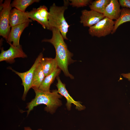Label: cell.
Returning <instances> with one entry per match:
<instances>
[{
	"mask_svg": "<svg viewBox=\"0 0 130 130\" xmlns=\"http://www.w3.org/2000/svg\"><path fill=\"white\" fill-rule=\"evenodd\" d=\"M40 63L45 77L53 72L58 67L55 58L43 57Z\"/></svg>",
	"mask_w": 130,
	"mask_h": 130,
	"instance_id": "obj_14",
	"label": "cell"
},
{
	"mask_svg": "<svg viewBox=\"0 0 130 130\" xmlns=\"http://www.w3.org/2000/svg\"><path fill=\"white\" fill-rule=\"evenodd\" d=\"M45 77L40 62L34 71L32 88L38 89Z\"/></svg>",
	"mask_w": 130,
	"mask_h": 130,
	"instance_id": "obj_17",
	"label": "cell"
},
{
	"mask_svg": "<svg viewBox=\"0 0 130 130\" xmlns=\"http://www.w3.org/2000/svg\"><path fill=\"white\" fill-rule=\"evenodd\" d=\"M57 83L56 86L58 89V93L62 96L66 98L67 103L66 106L68 110H71L72 104L76 106V109L79 110L84 109L85 107L81 104L80 102L75 101L70 95L66 89L65 84L63 83L60 80L59 77L58 76L56 77Z\"/></svg>",
	"mask_w": 130,
	"mask_h": 130,
	"instance_id": "obj_10",
	"label": "cell"
},
{
	"mask_svg": "<svg viewBox=\"0 0 130 130\" xmlns=\"http://www.w3.org/2000/svg\"><path fill=\"white\" fill-rule=\"evenodd\" d=\"M10 0H5L0 2V35L7 41L11 30L9 17L12 6Z\"/></svg>",
	"mask_w": 130,
	"mask_h": 130,
	"instance_id": "obj_5",
	"label": "cell"
},
{
	"mask_svg": "<svg viewBox=\"0 0 130 130\" xmlns=\"http://www.w3.org/2000/svg\"><path fill=\"white\" fill-rule=\"evenodd\" d=\"M8 43L10 45L8 49L5 51L3 48H1L0 54V61H5L9 63H13L15 62L16 58L27 57V56L23 52L21 45L15 46L11 43Z\"/></svg>",
	"mask_w": 130,
	"mask_h": 130,
	"instance_id": "obj_7",
	"label": "cell"
},
{
	"mask_svg": "<svg viewBox=\"0 0 130 130\" xmlns=\"http://www.w3.org/2000/svg\"><path fill=\"white\" fill-rule=\"evenodd\" d=\"M26 13L29 18L37 21L43 28L49 30L48 19L49 12L46 6L43 5L37 8H33L30 12H26Z\"/></svg>",
	"mask_w": 130,
	"mask_h": 130,
	"instance_id": "obj_8",
	"label": "cell"
},
{
	"mask_svg": "<svg viewBox=\"0 0 130 130\" xmlns=\"http://www.w3.org/2000/svg\"><path fill=\"white\" fill-rule=\"evenodd\" d=\"M43 57L42 53H40L36 59L34 63L30 68L27 71L23 72H20L13 69L11 67L9 69L17 75L21 79L22 84L23 86L24 90L22 99L25 100L27 92L29 90L32 88L33 78L34 71L39 64L42 58Z\"/></svg>",
	"mask_w": 130,
	"mask_h": 130,
	"instance_id": "obj_4",
	"label": "cell"
},
{
	"mask_svg": "<svg viewBox=\"0 0 130 130\" xmlns=\"http://www.w3.org/2000/svg\"><path fill=\"white\" fill-rule=\"evenodd\" d=\"M114 21L105 17L95 25L89 27V34L98 38L105 37L111 34L113 29Z\"/></svg>",
	"mask_w": 130,
	"mask_h": 130,
	"instance_id": "obj_6",
	"label": "cell"
},
{
	"mask_svg": "<svg viewBox=\"0 0 130 130\" xmlns=\"http://www.w3.org/2000/svg\"><path fill=\"white\" fill-rule=\"evenodd\" d=\"M122 75L124 78L128 79V80L130 81V73H123Z\"/></svg>",
	"mask_w": 130,
	"mask_h": 130,
	"instance_id": "obj_22",
	"label": "cell"
},
{
	"mask_svg": "<svg viewBox=\"0 0 130 130\" xmlns=\"http://www.w3.org/2000/svg\"><path fill=\"white\" fill-rule=\"evenodd\" d=\"M71 2L69 3L70 5L72 7H77L86 6L92 2L91 0H71Z\"/></svg>",
	"mask_w": 130,
	"mask_h": 130,
	"instance_id": "obj_20",
	"label": "cell"
},
{
	"mask_svg": "<svg viewBox=\"0 0 130 130\" xmlns=\"http://www.w3.org/2000/svg\"><path fill=\"white\" fill-rule=\"evenodd\" d=\"M67 8V5L59 6L53 3L50 7L48 17L49 30L53 28L58 29L66 40L68 39L66 36L70 25L66 21L64 13Z\"/></svg>",
	"mask_w": 130,
	"mask_h": 130,
	"instance_id": "obj_3",
	"label": "cell"
},
{
	"mask_svg": "<svg viewBox=\"0 0 130 130\" xmlns=\"http://www.w3.org/2000/svg\"><path fill=\"white\" fill-rule=\"evenodd\" d=\"M128 22H130V9L127 8L123 7L121 9L119 17L114 21V28L111 34H114L120 25Z\"/></svg>",
	"mask_w": 130,
	"mask_h": 130,
	"instance_id": "obj_16",
	"label": "cell"
},
{
	"mask_svg": "<svg viewBox=\"0 0 130 130\" xmlns=\"http://www.w3.org/2000/svg\"><path fill=\"white\" fill-rule=\"evenodd\" d=\"M39 0H14L11 4L12 7H15L17 9L25 12L26 8L35 2H39Z\"/></svg>",
	"mask_w": 130,
	"mask_h": 130,
	"instance_id": "obj_19",
	"label": "cell"
},
{
	"mask_svg": "<svg viewBox=\"0 0 130 130\" xmlns=\"http://www.w3.org/2000/svg\"><path fill=\"white\" fill-rule=\"evenodd\" d=\"M61 71V69L58 68L53 72L45 77L38 89L44 91H50L51 84L59 74Z\"/></svg>",
	"mask_w": 130,
	"mask_h": 130,
	"instance_id": "obj_15",
	"label": "cell"
},
{
	"mask_svg": "<svg viewBox=\"0 0 130 130\" xmlns=\"http://www.w3.org/2000/svg\"><path fill=\"white\" fill-rule=\"evenodd\" d=\"M27 16L26 12H23L15 8L12 9L9 17V23L10 27L26 22H32Z\"/></svg>",
	"mask_w": 130,
	"mask_h": 130,
	"instance_id": "obj_11",
	"label": "cell"
},
{
	"mask_svg": "<svg viewBox=\"0 0 130 130\" xmlns=\"http://www.w3.org/2000/svg\"><path fill=\"white\" fill-rule=\"evenodd\" d=\"M81 13L80 22L85 27H89L105 17L103 14L92 10L84 9L82 11Z\"/></svg>",
	"mask_w": 130,
	"mask_h": 130,
	"instance_id": "obj_9",
	"label": "cell"
},
{
	"mask_svg": "<svg viewBox=\"0 0 130 130\" xmlns=\"http://www.w3.org/2000/svg\"><path fill=\"white\" fill-rule=\"evenodd\" d=\"M33 89L35 96L34 99L27 104L26 108L28 109L26 111L27 115L34 107L41 104L46 105L44 110L51 114L54 113L58 108L62 105L60 99L62 97V96L59 94L57 90H53L51 92L44 91L38 89Z\"/></svg>",
	"mask_w": 130,
	"mask_h": 130,
	"instance_id": "obj_2",
	"label": "cell"
},
{
	"mask_svg": "<svg viewBox=\"0 0 130 130\" xmlns=\"http://www.w3.org/2000/svg\"><path fill=\"white\" fill-rule=\"evenodd\" d=\"M24 130H32L31 128L29 127H25L24 128ZM38 130H42L41 129H39Z\"/></svg>",
	"mask_w": 130,
	"mask_h": 130,
	"instance_id": "obj_23",
	"label": "cell"
},
{
	"mask_svg": "<svg viewBox=\"0 0 130 130\" xmlns=\"http://www.w3.org/2000/svg\"><path fill=\"white\" fill-rule=\"evenodd\" d=\"M110 0H96L92 1L89 5L91 10L104 14L105 8Z\"/></svg>",
	"mask_w": 130,
	"mask_h": 130,
	"instance_id": "obj_18",
	"label": "cell"
},
{
	"mask_svg": "<svg viewBox=\"0 0 130 130\" xmlns=\"http://www.w3.org/2000/svg\"><path fill=\"white\" fill-rule=\"evenodd\" d=\"M29 22H26L11 27L7 42L11 43L14 46H19L21 35L24 30L29 25Z\"/></svg>",
	"mask_w": 130,
	"mask_h": 130,
	"instance_id": "obj_12",
	"label": "cell"
},
{
	"mask_svg": "<svg viewBox=\"0 0 130 130\" xmlns=\"http://www.w3.org/2000/svg\"><path fill=\"white\" fill-rule=\"evenodd\" d=\"M118 1L122 7L127 8L130 9V0H119Z\"/></svg>",
	"mask_w": 130,
	"mask_h": 130,
	"instance_id": "obj_21",
	"label": "cell"
},
{
	"mask_svg": "<svg viewBox=\"0 0 130 130\" xmlns=\"http://www.w3.org/2000/svg\"><path fill=\"white\" fill-rule=\"evenodd\" d=\"M51 31L52 32V38L44 39L42 41L49 42L53 45L55 49L56 56L55 58L58 68L63 71L66 76L73 79L74 77L69 73L68 70V66L75 62L72 58L73 54L68 50L64 39L58 29L53 28Z\"/></svg>",
	"mask_w": 130,
	"mask_h": 130,
	"instance_id": "obj_1",
	"label": "cell"
},
{
	"mask_svg": "<svg viewBox=\"0 0 130 130\" xmlns=\"http://www.w3.org/2000/svg\"><path fill=\"white\" fill-rule=\"evenodd\" d=\"M120 6L118 0H110L105 8L103 14L105 17L116 20L119 18L120 15Z\"/></svg>",
	"mask_w": 130,
	"mask_h": 130,
	"instance_id": "obj_13",
	"label": "cell"
}]
</instances>
